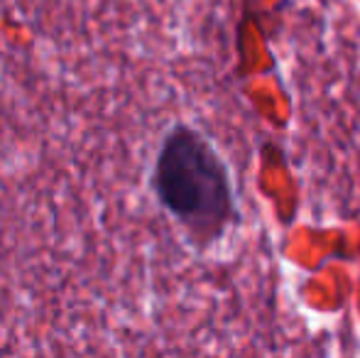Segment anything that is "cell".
Returning <instances> with one entry per match:
<instances>
[{"label": "cell", "instance_id": "obj_1", "mask_svg": "<svg viewBox=\"0 0 360 358\" xmlns=\"http://www.w3.org/2000/svg\"><path fill=\"white\" fill-rule=\"evenodd\" d=\"M160 206L189 234L209 245L238 219L228 167L204 133L176 123L165 135L150 177Z\"/></svg>", "mask_w": 360, "mask_h": 358}]
</instances>
